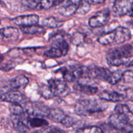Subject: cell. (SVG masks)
<instances>
[{"instance_id":"obj_1","label":"cell","mask_w":133,"mask_h":133,"mask_svg":"<svg viewBox=\"0 0 133 133\" xmlns=\"http://www.w3.org/2000/svg\"><path fill=\"white\" fill-rule=\"evenodd\" d=\"M132 112L129 106L122 103L116 105L114 113L109 118V124L113 129L122 132H132Z\"/></svg>"},{"instance_id":"obj_2","label":"cell","mask_w":133,"mask_h":133,"mask_svg":"<svg viewBox=\"0 0 133 133\" xmlns=\"http://www.w3.org/2000/svg\"><path fill=\"white\" fill-rule=\"evenodd\" d=\"M132 57V46L125 44L110 49L107 54V62L109 66H119L130 62Z\"/></svg>"},{"instance_id":"obj_3","label":"cell","mask_w":133,"mask_h":133,"mask_svg":"<svg viewBox=\"0 0 133 133\" xmlns=\"http://www.w3.org/2000/svg\"><path fill=\"white\" fill-rule=\"evenodd\" d=\"M107 108V104L102 101L84 99L77 102L75 111L79 116H89L96 113L102 112Z\"/></svg>"},{"instance_id":"obj_4","label":"cell","mask_w":133,"mask_h":133,"mask_svg":"<svg viewBox=\"0 0 133 133\" xmlns=\"http://www.w3.org/2000/svg\"><path fill=\"white\" fill-rule=\"evenodd\" d=\"M24 110L29 115L39 117H47L50 108L40 102L25 103L24 105Z\"/></svg>"},{"instance_id":"obj_5","label":"cell","mask_w":133,"mask_h":133,"mask_svg":"<svg viewBox=\"0 0 133 133\" xmlns=\"http://www.w3.org/2000/svg\"><path fill=\"white\" fill-rule=\"evenodd\" d=\"M132 13V0H116L112 6V14L115 17H121Z\"/></svg>"},{"instance_id":"obj_6","label":"cell","mask_w":133,"mask_h":133,"mask_svg":"<svg viewBox=\"0 0 133 133\" xmlns=\"http://www.w3.org/2000/svg\"><path fill=\"white\" fill-rule=\"evenodd\" d=\"M48 86L55 97H64L70 94V88L64 81L61 80L50 79L48 81Z\"/></svg>"},{"instance_id":"obj_7","label":"cell","mask_w":133,"mask_h":133,"mask_svg":"<svg viewBox=\"0 0 133 133\" xmlns=\"http://www.w3.org/2000/svg\"><path fill=\"white\" fill-rule=\"evenodd\" d=\"M110 12L108 9H104L96 13L88 21V24L92 28H99L106 25L110 19Z\"/></svg>"},{"instance_id":"obj_8","label":"cell","mask_w":133,"mask_h":133,"mask_svg":"<svg viewBox=\"0 0 133 133\" xmlns=\"http://www.w3.org/2000/svg\"><path fill=\"white\" fill-rule=\"evenodd\" d=\"M111 71L107 68L99 67L97 66H92L88 67V79H96L98 80L107 81Z\"/></svg>"},{"instance_id":"obj_9","label":"cell","mask_w":133,"mask_h":133,"mask_svg":"<svg viewBox=\"0 0 133 133\" xmlns=\"http://www.w3.org/2000/svg\"><path fill=\"white\" fill-rule=\"evenodd\" d=\"M39 22V16L36 14H29L16 17L12 19V22L17 25L21 27L33 25L38 24Z\"/></svg>"},{"instance_id":"obj_10","label":"cell","mask_w":133,"mask_h":133,"mask_svg":"<svg viewBox=\"0 0 133 133\" xmlns=\"http://www.w3.org/2000/svg\"><path fill=\"white\" fill-rule=\"evenodd\" d=\"M25 112L22 115L19 116L12 114L11 121L13 127H14V129L18 132H26L29 131V128L27 127L25 123Z\"/></svg>"},{"instance_id":"obj_11","label":"cell","mask_w":133,"mask_h":133,"mask_svg":"<svg viewBox=\"0 0 133 133\" xmlns=\"http://www.w3.org/2000/svg\"><path fill=\"white\" fill-rule=\"evenodd\" d=\"M25 96L21 92L18 91H9L2 94L1 97V101L10 103H23L25 101Z\"/></svg>"},{"instance_id":"obj_12","label":"cell","mask_w":133,"mask_h":133,"mask_svg":"<svg viewBox=\"0 0 133 133\" xmlns=\"http://www.w3.org/2000/svg\"><path fill=\"white\" fill-rule=\"evenodd\" d=\"M0 35L5 41L13 43L18 40L19 36L18 29L13 27H6L0 29Z\"/></svg>"},{"instance_id":"obj_13","label":"cell","mask_w":133,"mask_h":133,"mask_svg":"<svg viewBox=\"0 0 133 133\" xmlns=\"http://www.w3.org/2000/svg\"><path fill=\"white\" fill-rule=\"evenodd\" d=\"M25 123L29 128H44L49 125L48 121L45 120L42 117L35 116L26 114Z\"/></svg>"},{"instance_id":"obj_14","label":"cell","mask_w":133,"mask_h":133,"mask_svg":"<svg viewBox=\"0 0 133 133\" xmlns=\"http://www.w3.org/2000/svg\"><path fill=\"white\" fill-rule=\"evenodd\" d=\"M114 31L115 34L114 42H115L116 44H123L131 39V32L130 30L126 27L119 26L116 27Z\"/></svg>"},{"instance_id":"obj_15","label":"cell","mask_w":133,"mask_h":133,"mask_svg":"<svg viewBox=\"0 0 133 133\" xmlns=\"http://www.w3.org/2000/svg\"><path fill=\"white\" fill-rule=\"evenodd\" d=\"M99 98L103 101H111V102H121L125 98V96L122 94L115 91L105 90L101 92Z\"/></svg>"},{"instance_id":"obj_16","label":"cell","mask_w":133,"mask_h":133,"mask_svg":"<svg viewBox=\"0 0 133 133\" xmlns=\"http://www.w3.org/2000/svg\"><path fill=\"white\" fill-rule=\"evenodd\" d=\"M74 88L76 91L88 96H93L98 92V88L91 84H84L80 82H77L74 86Z\"/></svg>"},{"instance_id":"obj_17","label":"cell","mask_w":133,"mask_h":133,"mask_svg":"<svg viewBox=\"0 0 133 133\" xmlns=\"http://www.w3.org/2000/svg\"><path fill=\"white\" fill-rule=\"evenodd\" d=\"M55 38L53 40L51 46L58 48L62 51L63 56L67 55L69 51V45L68 42L64 38L62 35H55Z\"/></svg>"},{"instance_id":"obj_18","label":"cell","mask_w":133,"mask_h":133,"mask_svg":"<svg viewBox=\"0 0 133 133\" xmlns=\"http://www.w3.org/2000/svg\"><path fill=\"white\" fill-rule=\"evenodd\" d=\"M66 116L64 112L59 108H50L47 118L56 123H62Z\"/></svg>"},{"instance_id":"obj_19","label":"cell","mask_w":133,"mask_h":133,"mask_svg":"<svg viewBox=\"0 0 133 133\" xmlns=\"http://www.w3.org/2000/svg\"><path fill=\"white\" fill-rule=\"evenodd\" d=\"M28 78L25 75H18L14 79L10 80L9 83V86L12 89H17L19 88H25L28 84Z\"/></svg>"},{"instance_id":"obj_20","label":"cell","mask_w":133,"mask_h":133,"mask_svg":"<svg viewBox=\"0 0 133 133\" xmlns=\"http://www.w3.org/2000/svg\"><path fill=\"white\" fill-rule=\"evenodd\" d=\"M22 32L27 35H42L45 32V29L43 26L33 25L31 26H27V27H22L21 28Z\"/></svg>"},{"instance_id":"obj_21","label":"cell","mask_w":133,"mask_h":133,"mask_svg":"<svg viewBox=\"0 0 133 133\" xmlns=\"http://www.w3.org/2000/svg\"><path fill=\"white\" fill-rule=\"evenodd\" d=\"M77 5L68 3L67 5H63L58 9V12L64 17H69L74 14L76 12Z\"/></svg>"},{"instance_id":"obj_22","label":"cell","mask_w":133,"mask_h":133,"mask_svg":"<svg viewBox=\"0 0 133 133\" xmlns=\"http://www.w3.org/2000/svg\"><path fill=\"white\" fill-rule=\"evenodd\" d=\"M64 23V22L63 21L58 20L57 18L54 17H49L42 21L43 26L51 29L59 28L63 25Z\"/></svg>"},{"instance_id":"obj_23","label":"cell","mask_w":133,"mask_h":133,"mask_svg":"<svg viewBox=\"0 0 133 133\" xmlns=\"http://www.w3.org/2000/svg\"><path fill=\"white\" fill-rule=\"evenodd\" d=\"M114 36H115V34H114V31L113 30V31H110V32L102 34L98 38L97 42L101 45H109V44L114 42Z\"/></svg>"},{"instance_id":"obj_24","label":"cell","mask_w":133,"mask_h":133,"mask_svg":"<svg viewBox=\"0 0 133 133\" xmlns=\"http://www.w3.org/2000/svg\"><path fill=\"white\" fill-rule=\"evenodd\" d=\"M91 9V5L87 0H81L77 5V9L75 12L81 15H84L87 14Z\"/></svg>"},{"instance_id":"obj_25","label":"cell","mask_w":133,"mask_h":133,"mask_svg":"<svg viewBox=\"0 0 133 133\" xmlns=\"http://www.w3.org/2000/svg\"><path fill=\"white\" fill-rule=\"evenodd\" d=\"M60 72L62 74L63 79L65 81L73 82L76 81L75 75L70 67L69 68L66 67L62 68L61 69H60Z\"/></svg>"},{"instance_id":"obj_26","label":"cell","mask_w":133,"mask_h":133,"mask_svg":"<svg viewBox=\"0 0 133 133\" xmlns=\"http://www.w3.org/2000/svg\"><path fill=\"white\" fill-rule=\"evenodd\" d=\"M122 74H123V72L121 70H116L114 72H111L107 82L110 83L112 85H115L121 81Z\"/></svg>"},{"instance_id":"obj_27","label":"cell","mask_w":133,"mask_h":133,"mask_svg":"<svg viewBox=\"0 0 133 133\" xmlns=\"http://www.w3.org/2000/svg\"><path fill=\"white\" fill-rule=\"evenodd\" d=\"M44 55L49 58H59V57L63 56V54H62V51L58 48L51 46L49 49L44 52Z\"/></svg>"},{"instance_id":"obj_28","label":"cell","mask_w":133,"mask_h":133,"mask_svg":"<svg viewBox=\"0 0 133 133\" xmlns=\"http://www.w3.org/2000/svg\"><path fill=\"white\" fill-rule=\"evenodd\" d=\"M38 93L40 94V95L42 97L46 99H51L52 97H54V96L52 94L50 88H49V86L44 85L43 84V85L39 87Z\"/></svg>"},{"instance_id":"obj_29","label":"cell","mask_w":133,"mask_h":133,"mask_svg":"<svg viewBox=\"0 0 133 133\" xmlns=\"http://www.w3.org/2000/svg\"><path fill=\"white\" fill-rule=\"evenodd\" d=\"M9 109L12 115L19 116L25 112L24 109L19 103H10Z\"/></svg>"},{"instance_id":"obj_30","label":"cell","mask_w":133,"mask_h":133,"mask_svg":"<svg viewBox=\"0 0 133 133\" xmlns=\"http://www.w3.org/2000/svg\"><path fill=\"white\" fill-rule=\"evenodd\" d=\"M76 131L78 132L84 133H99L103 132V131L100 127L97 126H88L83 128H79Z\"/></svg>"},{"instance_id":"obj_31","label":"cell","mask_w":133,"mask_h":133,"mask_svg":"<svg viewBox=\"0 0 133 133\" xmlns=\"http://www.w3.org/2000/svg\"><path fill=\"white\" fill-rule=\"evenodd\" d=\"M53 6V0H39L36 9H49Z\"/></svg>"},{"instance_id":"obj_32","label":"cell","mask_w":133,"mask_h":133,"mask_svg":"<svg viewBox=\"0 0 133 133\" xmlns=\"http://www.w3.org/2000/svg\"><path fill=\"white\" fill-rule=\"evenodd\" d=\"M125 83H132L133 81V74L132 70H127L122 74V79Z\"/></svg>"},{"instance_id":"obj_33","label":"cell","mask_w":133,"mask_h":133,"mask_svg":"<svg viewBox=\"0 0 133 133\" xmlns=\"http://www.w3.org/2000/svg\"><path fill=\"white\" fill-rule=\"evenodd\" d=\"M39 0H22V5L29 9H36Z\"/></svg>"},{"instance_id":"obj_34","label":"cell","mask_w":133,"mask_h":133,"mask_svg":"<svg viewBox=\"0 0 133 133\" xmlns=\"http://www.w3.org/2000/svg\"><path fill=\"white\" fill-rule=\"evenodd\" d=\"M75 123V121L72 117L69 116H66V118L64 119V120L63 121L61 124L63 126L66 127H71L74 125V124Z\"/></svg>"},{"instance_id":"obj_35","label":"cell","mask_w":133,"mask_h":133,"mask_svg":"<svg viewBox=\"0 0 133 133\" xmlns=\"http://www.w3.org/2000/svg\"><path fill=\"white\" fill-rule=\"evenodd\" d=\"M83 40H84V36L81 33H76L73 36L72 43L75 45H78L83 42Z\"/></svg>"},{"instance_id":"obj_36","label":"cell","mask_w":133,"mask_h":133,"mask_svg":"<svg viewBox=\"0 0 133 133\" xmlns=\"http://www.w3.org/2000/svg\"><path fill=\"white\" fill-rule=\"evenodd\" d=\"M105 0H88V3L90 5H98L105 2Z\"/></svg>"},{"instance_id":"obj_37","label":"cell","mask_w":133,"mask_h":133,"mask_svg":"<svg viewBox=\"0 0 133 133\" xmlns=\"http://www.w3.org/2000/svg\"><path fill=\"white\" fill-rule=\"evenodd\" d=\"M80 1L81 0H68V2L70 3H74L77 5L78 3H79Z\"/></svg>"},{"instance_id":"obj_38","label":"cell","mask_w":133,"mask_h":133,"mask_svg":"<svg viewBox=\"0 0 133 133\" xmlns=\"http://www.w3.org/2000/svg\"><path fill=\"white\" fill-rule=\"evenodd\" d=\"M3 56L1 54H0V63H1V62H2V61H3Z\"/></svg>"},{"instance_id":"obj_39","label":"cell","mask_w":133,"mask_h":133,"mask_svg":"<svg viewBox=\"0 0 133 133\" xmlns=\"http://www.w3.org/2000/svg\"><path fill=\"white\" fill-rule=\"evenodd\" d=\"M1 95H2V94L0 93V100H1Z\"/></svg>"},{"instance_id":"obj_40","label":"cell","mask_w":133,"mask_h":133,"mask_svg":"<svg viewBox=\"0 0 133 133\" xmlns=\"http://www.w3.org/2000/svg\"><path fill=\"white\" fill-rule=\"evenodd\" d=\"M0 24H1V20H0Z\"/></svg>"}]
</instances>
